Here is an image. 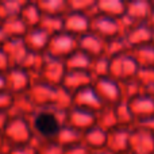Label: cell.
I'll list each match as a JSON object with an SVG mask.
<instances>
[{"mask_svg":"<svg viewBox=\"0 0 154 154\" xmlns=\"http://www.w3.org/2000/svg\"><path fill=\"white\" fill-rule=\"evenodd\" d=\"M96 125L99 127L104 128L106 131H111L114 128L119 127L116 120V115H115L114 106H106L101 108L100 111L96 114Z\"/></svg>","mask_w":154,"mask_h":154,"instance_id":"25","label":"cell"},{"mask_svg":"<svg viewBox=\"0 0 154 154\" xmlns=\"http://www.w3.org/2000/svg\"><path fill=\"white\" fill-rule=\"evenodd\" d=\"M11 68H12V65H11L7 53H5L4 48L0 46V73H7Z\"/></svg>","mask_w":154,"mask_h":154,"instance_id":"35","label":"cell"},{"mask_svg":"<svg viewBox=\"0 0 154 154\" xmlns=\"http://www.w3.org/2000/svg\"><path fill=\"white\" fill-rule=\"evenodd\" d=\"M0 154H8L7 152H4V150H0Z\"/></svg>","mask_w":154,"mask_h":154,"instance_id":"42","label":"cell"},{"mask_svg":"<svg viewBox=\"0 0 154 154\" xmlns=\"http://www.w3.org/2000/svg\"><path fill=\"white\" fill-rule=\"evenodd\" d=\"M56 141L58 142L64 149H69V147H72V146L82 143V133L76 130V128L70 127V126H68V125H64L62 128L60 130Z\"/></svg>","mask_w":154,"mask_h":154,"instance_id":"21","label":"cell"},{"mask_svg":"<svg viewBox=\"0 0 154 154\" xmlns=\"http://www.w3.org/2000/svg\"><path fill=\"white\" fill-rule=\"evenodd\" d=\"M2 27L4 32L7 34L8 39L11 38H23L26 32L29 31V26L24 23V20L20 16H14V18H8L3 20Z\"/></svg>","mask_w":154,"mask_h":154,"instance_id":"20","label":"cell"},{"mask_svg":"<svg viewBox=\"0 0 154 154\" xmlns=\"http://www.w3.org/2000/svg\"><path fill=\"white\" fill-rule=\"evenodd\" d=\"M107 141H108V131L99 127L97 125L91 127L85 133H82V143L91 152L107 149Z\"/></svg>","mask_w":154,"mask_h":154,"instance_id":"17","label":"cell"},{"mask_svg":"<svg viewBox=\"0 0 154 154\" xmlns=\"http://www.w3.org/2000/svg\"><path fill=\"white\" fill-rule=\"evenodd\" d=\"M8 119H10V114H3V112H0V131L4 130Z\"/></svg>","mask_w":154,"mask_h":154,"instance_id":"38","label":"cell"},{"mask_svg":"<svg viewBox=\"0 0 154 154\" xmlns=\"http://www.w3.org/2000/svg\"><path fill=\"white\" fill-rule=\"evenodd\" d=\"M126 5L118 0H97V12L114 19H120L126 14Z\"/></svg>","mask_w":154,"mask_h":154,"instance_id":"22","label":"cell"},{"mask_svg":"<svg viewBox=\"0 0 154 154\" xmlns=\"http://www.w3.org/2000/svg\"><path fill=\"white\" fill-rule=\"evenodd\" d=\"M79 49L82 50L84 53H87L88 56H91L92 58H96V57L104 56L106 41L103 38H100L99 35H96L95 32L89 31L87 34L79 37Z\"/></svg>","mask_w":154,"mask_h":154,"instance_id":"13","label":"cell"},{"mask_svg":"<svg viewBox=\"0 0 154 154\" xmlns=\"http://www.w3.org/2000/svg\"><path fill=\"white\" fill-rule=\"evenodd\" d=\"M50 38H51V35L49 34V32H46L42 27L38 26V27H31V29H29V31H27L26 35L23 37V41L30 51L46 54L49 42H50Z\"/></svg>","mask_w":154,"mask_h":154,"instance_id":"12","label":"cell"},{"mask_svg":"<svg viewBox=\"0 0 154 154\" xmlns=\"http://www.w3.org/2000/svg\"><path fill=\"white\" fill-rule=\"evenodd\" d=\"M37 109L38 107L35 106L30 93H22V95L14 96L12 107L10 109V116H23L30 119L37 112Z\"/></svg>","mask_w":154,"mask_h":154,"instance_id":"16","label":"cell"},{"mask_svg":"<svg viewBox=\"0 0 154 154\" xmlns=\"http://www.w3.org/2000/svg\"><path fill=\"white\" fill-rule=\"evenodd\" d=\"M0 24H2V18H0Z\"/></svg>","mask_w":154,"mask_h":154,"instance_id":"43","label":"cell"},{"mask_svg":"<svg viewBox=\"0 0 154 154\" xmlns=\"http://www.w3.org/2000/svg\"><path fill=\"white\" fill-rule=\"evenodd\" d=\"M68 8L73 12L88 14L92 18L97 14V0H68Z\"/></svg>","mask_w":154,"mask_h":154,"instance_id":"29","label":"cell"},{"mask_svg":"<svg viewBox=\"0 0 154 154\" xmlns=\"http://www.w3.org/2000/svg\"><path fill=\"white\" fill-rule=\"evenodd\" d=\"M66 73H68V69L64 60L54 58V57H50L46 54L42 69H41L37 80L45 81L51 85H61Z\"/></svg>","mask_w":154,"mask_h":154,"instance_id":"5","label":"cell"},{"mask_svg":"<svg viewBox=\"0 0 154 154\" xmlns=\"http://www.w3.org/2000/svg\"><path fill=\"white\" fill-rule=\"evenodd\" d=\"M96 92L104 106H116L122 101V91L118 81L112 77H103L93 81Z\"/></svg>","mask_w":154,"mask_h":154,"instance_id":"6","label":"cell"},{"mask_svg":"<svg viewBox=\"0 0 154 154\" xmlns=\"http://www.w3.org/2000/svg\"><path fill=\"white\" fill-rule=\"evenodd\" d=\"M93 84V77L89 75V72H80V70H68L66 76L64 77L62 87L66 91H69L72 95L76 92L84 89Z\"/></svg>","mask_w":154,"mask_h":154,"instance_id":"14","label":"cell"},{"mask_svg":"<svg viewBox=\"0 0 154 154\" xmlns=\"http://www.w3.org/2000/svg\"><path fill=\"white\" fill-rule=\"evenodd\" d=\"M69 111V109H68ZM54 108H38L30 118L34 142L56 141L62 126L66 125V112Z\"/></svg>","mask_w":154,"mask_h":154,"instance_id":"1","label":"cell"},{"mask_svg":"<svg viewBox=\"0 0 154 154\" xmlns=\"http://www.w3.org/2000/svg\"><path fill=\"white\" fill-rule=\"evenodd\" d=\"M39 27H42L46 32H49V34L53 37V35L58 34V32L65 31L64 30V16L43 15Z\"/></svg>","mask_w":154,"mask_h":154,"instance_id":"30","label":"cell"},{"mask_svg":"<svg viewBox=\"0 0 154 154\" xmlns=\"http://www.w3.org/2000/svg\"><path fill=\"white\" fill-rule=\"evenodd\" d=\"M92 57L88 56L82 50L77 49L75 53H72L65 61L68 70H80V72H89L91 64H92Z\"/></svg>","mask_w":154,"mask_h":154,"instance_id":"19","label":"cell"},{"mask_svg":"<svg viewBox=\"0 0 154 154\" xmlns=\"http://www.w3.org/2000/svg\"><path fill=\"white\" fill-rule=\"evenodd\" d=\"M125 39H123L120 35L111 39L106 41V51H104V56H107L108 58H116V57L123 56V46H125Z\"/></svg>","mask_w":154,"mask_h":154,"instance_id":"31","label":"cell"},{"mask_svg":"<svg viewBox=\"0 0 154 154\" xmlns=\"http://www.w3.org/2000/svg\"><path fill=\"white\" fill-rule=\"evenodd\" d=\"M130 138L126 135L125 128L116 127L108 131V141H107V150L112 154H125L126 147H128Z\"/></svg>","mask_w":154,"mask_h":154,"instance_id":"18","label":"cell"},{"mask_svg":"<svg viewBox=\"0 0 154 154\" xmlns=\"http://www.w3.org/2000/svg\"><path fill=\"white\" fill-rule=\"evenodd\" d=\"M64 30L75 37H81L91 31V16L88 14L69 11L64 15Z\"/></svg>","mask_w":154,"mask_h":154,"instance_id":"10","label":"cell"},{"mask_svg":"<svg viewBox=\"0 0 154 154\" xmlns=\"http://www.w3.org/2000/svg\"><path fill=\"white\" fill-rule=\"evenodd\" d=\"M20 18L23 19L24 23L29 26V29H31V27L39 26L41 20H42V18H43V14H42V11H41L37 2H27L20 12Z\"/></svg>","mask_w":154,"mask_h":154,"instance_id":"23","label":"cell"},{"mask_svg":"<svg viewBox=\"0 0 154 154\" xmlns=\"http://www.w3.org/2000/svg\"><path fill=\"white\" fill-rule=\"evenodd\" d=\"M61 85H51L41 80H34L29 93L38 108H56Z\"/></svg>","mask_w":154,"mask_h":154,"instance_id":"3","label":"cell"},{"mask_svg":"<svg viewBox=\"0 0 154 154\" xmlns=\"http://www.w3.org/2000/svg\"><path fill=\"white\" fill-rule=\"evenodd\" d=\"M3 133H4L5 141L10 149L14 146H20V145L34 142V133H32L29 118L10 116Z\"/></svg>","mask_w":154,"mask_h":154,"instance_id":"2","label":"cell"},{"mask_svg":"<svg viewBox=\"0 0 154 154\" xmlns=\"http://www.w3.org/2000/svg\"><path fill=\"white\" fill-rule=\"evenodd\" d=\"M77 49H79V38L66 31H62L50 38L46 54L58 60H66Z\"/></svg>","mask_w":154,"mask_h":154,"instance_id":"4","label":"cell"},{"mask_svg":"<svg viewBox=\"0 0 154 154\" xmlns=\"http://www.w3.org/2000/svg\"><path fill=\"white\" fill-rule=\"evenodd\" d=\"M27 2L24 0H3L0 2V18L3 20L14 16H20V12Z\"/></svg>","mask_w":154,"mask_h":154,"instance_id":"28","label":"cell"},{"mask_svg":"<svg viewBox=\"0 0 154 154\" xmlns=\"http://www.w3.org/2000/svg\"><path fill=\"white\" fill-rule=\"evenodd\" d=\"M73 106L88 109V111H92L95 114H97L101 108L106 107L103 104V101H101V99L99 97L93 84L79 91V92H76L73 95Z\"/></svg>","mask_w":154,"mask_h":154,"instance_id":"11","label":"cell"},{"mask_svg":"<svg viewBox=\"0 0 154 154\" xmlns=\"http://www.w3.org/2000/svg\"><path fill=\"white\" fill-rule=\"evenodd\" d=\"M66 125L76 130L85 133L91 127L96 126V114L88 109L73 106L66 112Z\"/></svg>","mask_w":154,"mask_h":154,"instance_id":"9","label":"cell"},{"mask_svg":"<svg viewBox=\"0 0 154 154\" xmlns=\"http://www.w3.org/2000/svg\"><path fill=\"white\" fill-rule=\"evenodd\" d=\"M37 3L43 15L64 16L69 12L68 0H38Z\"/></svg>","mask_w":154,"mask_h":154,"instance_id":"24","label":"cell"},{"mask_svg":"<svg viewBox=\"0 0 154 154\" xmlns=\"http://www.w3.org/2000/svg\"><path fill=\"white\" fill-rule=\"evenodd\" d=\"M91 31L95 32L104 41H108L120 34L119 19L106 16L103 14H96L91 18Z\"/></svg>","mask_w":154,"mask_h":154,"instance_id":"8","label":"cell"},{"mask_svg":"<svg viewBox=\"0 0 154 154\" xmlns=\"http://www.w3.org/2000/svg\"><path fill=\"white\" fill-rule=\"evenodd\" d=\"M109 73H111V58L107 56H100L92 60L89 75L93 77V81L103 77H109Z\"/></svg>","mask_w":154,"mask_h":154,"instance_id":"26","label":"cell"},{"mask_svg":"<svg viewBox=\"0 0 154 154\" xmlns=\"http://www.w3.org/2000/svg\"><path fill=\"white\" fill-rule=\"evenodd\" d=\"M7 91L11 95H22L27 93L34 82V77L19 66H12L7 73Z\"/></svg>","mask_w":154,"mask_h":154,"instance_id":"7","label":"cell"},{"mask_svg":"<svg viewBox=\"0 0 154 154\" xmlns=\"http://www.w3.org/2000/svg\"><path fill=\"white\" fill-rule=\"evenodd\" d=\"M7 91V77L5 73H0V92Z\"/></svg>","mask_w":154,"mask_h":154,"instance_id":"39","label":"cell"},{"mask_svg":"<svg viewBox=\"0 0 154 154\" xmlns=\"http://www.w3.org/2000/svg\"><path fill=\"white\" fill-rule=\"evenodd\" d=\"M91 154H112V153L108 152L107 149H100V150H95V152H92Z\"/></svg>","mask_w":154,"mask_h":154,"instance_id":"41","label":"cell"},{"mask_svg":"<svg viewBox=\"0 0 154 154\" xmlns=\"http://www.w3.org/2000/svg\"><path fill=\"white\" fill-rule=\"evenodd\" d=\"M8 154H38V149L35 143L20 145V146H14L8 150Z\"/></svg>","mask_w":154,"mask_h":154,"instance_id":"34","label":"cell"},{"mask_svg":"<svg viewBox=\"0 0 154 154\" xmlns=\"http://www.w3.org/2000/svg\"><path fill=\"white\" fill-rule=\"evenodd\" d=\"M7 39H8L7 34L4 32V30H3V27H2V24H0V46L4 45V43L7 42Z\"/></svg>","mask_w":154,"mask_h":154,"instance_id":"40","label":"cell"},{"mask_svg":"<svg viewBox=\"0 0 154 154\" xmlns=\"http://www.w3.org/2000/svg\"><path fill=\"white\" fill-rule=\"evenodd\" d=\"M3 48H4L12 66H20L23 64L24 58L27 57V54L30 53L23 38H11V39H7V42L3 45Z\"/></svg>","mask_w":154,"mask_h":154,"instance_id":"15","label":"cell"},{"mask_svg":"<svg viewBox=\"0 0 154 154\" xmlns=\"http://www.w3.org/2000/svg\"><path fill=\"white\" fill-rule=\"evenodd\" d=\"M45 56L46 54H41V53H34V51H30L27 54V57L24 58L23 64L19 68L24 69L26 72H29L30 75L34 77V80H37L38 75H39L41 69H42L43 61H45Z\"/></svg>","mask_w":154,"mask_h":154,"instance_id":"27","label":"cell"},{"mask_svg":"<svg viewBox=\"0 0 154 154\" xmlns=\"http://www.w3.org/2000/svg\"><path fill=\"white\" fill-rule=\"evenodd\" d=\"M38 149V154H65V149L57 141L34 142Z\"/></svg>","mask_w":154,"mask_h":154,"instance_id":"32","label":"cell"},{"mask_svg":"<svg viewBox=\"0 0 154 154\" xmlns=\"http://www.w3.org/2000/svg\"><path fill=\"white\" fill-rule=\"evenodd\" d=\"M91 153L92 152L84 143H80V145H76V146L69 147V149H65V154H91Z\"/></svg>","mask_w":154,"mask_h":154,"instance_id":"36","label":"cell"},{"mask_svg":"<svg viewBox=\"0 0 154 154\" xmlns=\"http://www.w3.org/2000/svg\"><path fill=\"white\" fill-rule=\"evenodd\" d=\"M0 150H4V152L8 153L10 150V146L7 145V141H5V137H4V133L0 131Z\"/></svg>","mask_w":154,"mask_h":154,"instance_id":"37","label":"cell"},{"mask_svg":"<svg viewBox=\"0 0 154 154\" xmlns=\"http://www.w3.org/2000/svg\"><path fill=\"white\" fill-rule=\"evenodd\" d=\"M14 95H11L8 91L0 92V112L3 114H10V109L12 107Z\"/></svg>","mask_w":154,"mask_h":154,"instance_id":"33","label":"cell"}]
</instances>
